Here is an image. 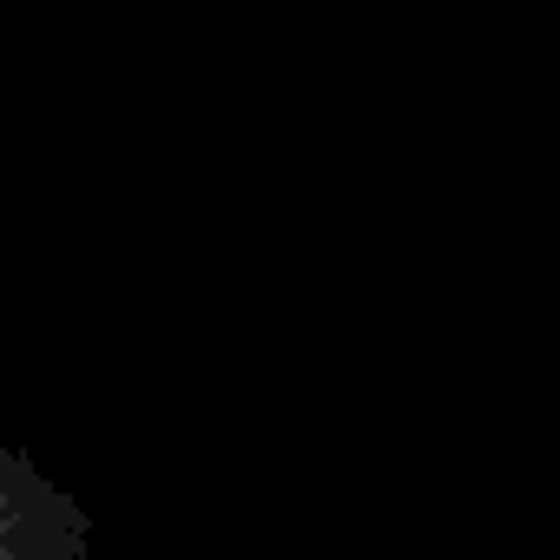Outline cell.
<instances>
[{
    "instance_id": "6da1fadb",
    "label": "cell",
    "mask_w": 560,
    "mask_h": 560,
    "mask_svg": "<svg viewBox=\"0 0 560 560\" xmlns=\"http://www.w3.org/2000/svg\"><path fill=\"white\" fill-rule=\"evenodd\" d=\"M86 540L93 527L80 501L0 435V560H80Z\"/></svg>"
}]
</instances>
